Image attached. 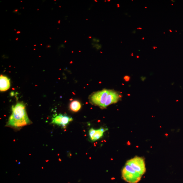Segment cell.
<instances>
[{
	"instance_id": "obj_27",
	"label": "cell",
	"mask_w": 183,
	"mask_h": 183,
	"mask_svg": "<svg viewBox=\"0 0 183 183\" xmlns=\"http://www.w3.org/2000/svg\"><path fill=\"white\" fill-rule=\"evenodd\" d=\"M119 7H120V6H118V8H119Z\"/></svg>"
},
{
	"instance_id": "obj_22",
	"label": "cell",
	"mask_w": 183,
	"mask_h": 183,
	"mask_svg": "<svg viewBox=\"0 0 183 183\" xmlns=\"http://www.w3.org/2000/svg\"><path fill=\"white\" fill-rule=\"evenodd\" d=\"M66 41H66V40H65V43H66Z\"/></svg>"
},
{
	"instance_id": "obj_35",
	"label": "cell",
	"mask_w": 183,
	"mask_h": 183,
	"mask_svg": "<svg viewBox=\"0 0 183 183\" xmlns=\"http://www.w3.org/2000/svg\"><path fill=\"white\" fill-rule=\"evenodd\" d=\"M144 39V38H143V39Z\"/></svg>"
},
{
	"instance_id": "obj_5",
	"label": "cell",
	"mask_w": 183,
	"mask_h": 183,
	"mask_svg": "<svg viewBox=\"0 0 183 183\" xmlns=\"http://www.w3.org/2000/svg\"><path fill=\"white\" fill-rule=\"evenodd\" d=\"M72 118L65 115L60 114L54 116L51 123L65 128L70 122L73 121Z\"/></svg>"
},
{
	"instance_id": "obj_14",
	"label": "cell",
	"mask_w": 183,
	"mask_h": 183,
	"mask_svg": "<svg viewBox=\"0 0 183 183\" xmlns=\"http://www.w3.org/2000/svg\"><path fill=\"white\" fill-rule=\"evenodd\" d=\"M100 129L103 132V133H104L106 131L108 130V128H104L103 127H101L100 128Z\"/></svg>"
},
{
	"instance_id": "obj_33",
	"label": "cell",
	"mask_w": 183,
	"mask_h": 183,
	"mask_svg": "<svg viewBox=\"0 0 183 183\" xmlns=\"http://www.w3.org/2000/svg\"><path fill=\"white\" fill-rule=\"evenodd\" d=\"M72 53H74V52H73V51H72Z\"/></svg>"
},
{
	"instance_id": "obj_8",
	"label": "cell",
	"mask_w": 183,
	"mask_h": 183,
	"mask_svg": "<svg viewBox=\"0 0 183 183\" xmlns=\"http://www.w3.org/2000/svg\"><path fill=\"white\" fill-rule=\"evenodd\" d=\"M71 110L74 112H77L80 110L81 105L78 101H74L71 103L70 106Z\"/></svg>"
},
{
	"instance_id": "obj_2",
	"label": "cell",
	"mask_w": 183,
	"mask_h": 183,
	"mask_svg": "<svg viewBox=\"0 0 183 183\" xmlns=\"http://www.w3.org/2000/svg\"><path fill=\"white\" fill-rule=\"evenodd\" d=\"M122 176L123 179L129 183H138L142 176L127 163L123 169Z\"/></svg>"
},
{
	"instance_id": "obj_12",
	"label": "cell",
	"mask_w": 183,
	"mask_h": 183,
	"mask_svg": "<svg viewBox=\"0 0 183 183\" xmlns=\"http://www.w3.org/2000/svg\"><path fill=\"white\" fill-rule=\"evenodd\" d=\"M124 80L128 82L130 81V77L128 76H126L124 77Z\"/></svg>"
},
{
	"instance_id": "obj_1",
	"label": "cell",
	"mask_w": 183,
	"mask_h": 183,
	"mask_svg": "<svg viewBox=\"0 0 183 183\" xmlns=\"http://www.w3.org/2000/svg\"><path fill=\"white\" fill-rule=\"evenodd\" d=\"M12 113L7 126L14 128H18L31 123L26 109V106L23 102H19L12 107Z\"/></svg>"
},
{
	"instance_id": "obj_29",
	"label": "cell",
	"mask_w": 183,
	"mask_h": 183,
	"mask_svg": "<svg viewBox=\"0 0 183 183\" xmlns=\"http://www.w3.org/2000/svg\"><path fill=\"white\" fill-rule=\"evenodd\" d=\"M81 52V51H79V52Z\"/></svg>"
},
{
	"instance_id": "obj_19",
	"label": "cell",
	"mask_w": 183,
	"mask_h": 183,
	"mask_svg": "<svg viewBox=\"0 0 183 183\" xmlns=\"http://www.w3.org/2000/svg\"><path fill=\"white\" fill-rule=\"evenodd\" d=\"M20 33V32H17V33Z\"/></svg>"
},
{
	"instance_id": "obj_28",
	"label": "cell",
	"mask_w": 183,
	"mask_h": 183,
	"mask_svg": "<svg viewBox=\"0 0 183 183\" xmlns=\"http://www.w3.org/2000/svg\"><path fill=\"white\" fill-rule=\"evenodd\" d=\"M86 20H88V19H86Z\"/></svg>"
},
{
	"instance_id": "obj_9",
	"label": "cell",
	"mask_w": 183,
	"mask_h": 183,
	"mask_svg": "<svg viewBox=\"0 0 183 183\" xmlns=\"http://www.w3.org/2000/svg\"><path fill=\"white\" fill-rule=\"evenodd\" d=\"M103 132L101 130L100 128L98 130H96L93 136L90 138L93 141L98 140L103 136Z\"/></svg>"
},
{
	"instance_id": "obj_15",
	"label": "cell",
	"mask_w": 183,
	"mask_h": 183,
	"mask_svg": "<svg viewBox=\"0 0 183 183\" xmlns=\"http://www.w3.org/2000/svg\"><path fill=\"white\" fill-rule=\"evenodd\" d=\"M137 29H142L141 28H138Z\"/></svg>"
},
{
	"instance_id": "obj_13",
	"label": "cell",
	"mask_w": 183,
	"mask_h": 183,
	"mask_svg": "<svg viewBox=\"0 0 183 183\" xmlns=\"http://www.w3.org/2000/svg\"><path fill=\"white\" fill-rule=\"evenodd\" d=\"M92 41L93 43H98L100 42V40L99 39H97L95 38H94L92 39Z\"/></svg>"
},
{
	"instance_id": "obj_17",
	"label": "cell",
	"mask_w": 183,
	"mask_h": 183,
	"mask_svg": "<svg viewBox=\"0 0 183 183\" xmlns=\"http://www.w3.org/2000/svg\"><path fill=\"white\" fill-rule=\"evenodd\" d=\"M89 39H92V37L91 36H89Z\"/></svg>"
},
{
	"instance_id": "obj_31",
	"label": "cell",
	"mask_w": 183,
	"mask_h": 183,
	"mask_svg": "<svg viewBox=\"0 0 183 183\" xmlns=\"http://www.w3.org/2000/svg\"><path fill=\"white\" fill-rule=\"evenodd\" d=\"M154 49H155V47H154Z\"/></svg>"
},
{
	"instance_id": "obj_34",
	"label": "cell",
	"mask_w": 183,
	"mask_h": 183,
	"mask_svg": "<svg viewBox=\"0 0 183 183\" xmlns=\"http://www.w3.org/2000/svg\"><path fill=\"white\" fill-rule=\"evenodd\" d=\"M170 32H172V31H171V30H170Z\"/></svg>"
},
{
	"instance_id": "obj_6",
	"label": "cell",
	"mask_w": 183,
	"mask_h": 183,
	"mask_svg": "<svg viewBox=\"0 0 183 183\" xmlns=\"http://www.w3.org/2000/svg\"><path fill=\"white\" fill-rule=\"evenodd\" d=\"M122 97V95L118 92L114 90H109L107 101L103 106V109H105L112 104L118 102L121 99Z\"/></svg>"
},
{
	"instance_id": "obj_25",
	"label": "cell",
	"mask_w": 183,
	"mask_h": 183,
	"mask_svg": "<svg viewBox=\"0 0 183 183\" xmlns=\"http://www.w3.org/2000/svg\"><path fill=\"white\" fill-rule=\"evenodd\" d=\"M100 53H102V52H100Z\"/></svg>"
},
{
	"instance_id": "obj_23",
	"label": "cell",
	"mask_w": 183,
	"mask_h": 183,
	"mask_svg": "<svg viewBox=\"0 0 183 183\" xmlns=\"http://www.w3.org/2000/svg\"><path fill=\"white\" fill-rule=\"evenodd\" d=\"M137 58H139V56H137Z\"/></svg>"
},
{
	"instance_id": "obj_36",
	"label": "cell",
	"mask_w": 183,
	"mask_h": 183,
	"mask_svg": "<svg viewBox=\"0 0 183 183\" xmlns=\"http://www.w3.org/2000/svg\"><path fill=\"white\" fill-rule=\"evenodd\" d=\"M60 8H61V6H60Z\"/></svg>"
},
{
	"instance_id": "obj_24",
	"label": "cell",
	"mask_w": 183,
	"mask_h": 183,
	"mask_svg": "<svg viewBox=\"0 0 183 183\" xmlns=\"http://www.w3.org/2000/svg\"><path fill=\"white\" fill-rule=\"evenodd\" d=\"M18 39H16V40H18Z\"/></svg>"
},
{
	"instance_id": "obj_16",
	"label": "cell",
	"mask_w": 183,
	"mask_h": 183,
	"mask_svg": "<svg viewBox=\"0 0 183 183\" xmlns=\"http://www.w3.org/2000/svg\"><path fill=\"white\" fill-rule=\"evenodd\" d=\"M107 2H111V0H107Z\"/></svg>"
},
{
	"instance_id": "obj_21",
	"label": "cell",
	"mask_w": 183,
	"mask_h": 183,
	"mask_svg": "<svg viewBox=\"0 0 183 183\" xmlns=\"http://www.w3.org/2000/svg\"><path fill=\"white\" fill-rule=\"evenodd\" d=\"M117 6H119V4H118V5H117Z\"/></svg>"
},
{
	"instance_id": "obj_20",
	"label": "cell",
	"mask_w": 183,
	"mask_h": 183,
	"mask_svg": "<svg viewBox=\"0 0 183 183\" xmlns=\"http://www.w3.org/2000/svg\"><path fill=\"white\" fill-rule=\"evenodd\" d=\"M60 21H59V22H59V24H60Z\"/></svg>"
},
{
	"instance_id": "obj_32",
	"label": "cell",
	"mask_w": 183,
	"mask_h": 183,
	"mask_svg": "<svg viewBox=\"0 0 183 183\" xmlns=\"http://www.w3.org/2000/svg\"><path fill=\"white\" fill-rule=\"evenodd\" d=\"M104 2H107V1H104Z\"/></svg>"
},
{
	"instance_id": "obj_26",
	"label": "cell",
	"mask_w": 183,
	"mask_h": 183,
	"mask_svg": "<svg viewBox=\"0 0 183 183\" xmlns=\"http://www.w3.org/2000/svg\"><path fill=\"white\" fill-rule=\"evenodd\" d=\"M72 62H73L72 61H71V63H72Z\"/></svg>"
},
{
	"instance_id": "obj_18",
	"label": "cell",
	"mask_w": 183,
	"mask_h": 183,
	"mask_svg": "<svg viewBox=\"0 0 183 183\" xmlns=\"http://www.w3.org/2000/svg\"><path fill=\"white\" fill-rule=\"evenodd\" d=\"M94 1L96 2H98L97 1H96V0H94Z\"/></svg>"
},
{
	"instance_id": "obj_3",
	"label": "cell",
	"mask_w": 183,
	"mask_h": 183,
	"mask_svg": "<svg viewBox=\"0 0 183 183\" xmlns=\"http://www.w3.org/2000/svg\"><path fill=\"white\" fill-rule=\"evenodd\" d=\"M109 90L103 89L92 94L89 97V100L92 104L98 106L103 109L107 101Z\"/></svg>"
},
{
	"instance_id": "obj_11",
	"label": "cell",
	"mask_w": 183,
	"mask_h": 183,
	"mask_svg": "<svg viewBox=\"0 0 183 183\" xmlns=\"http://www.w3.org/2000/svg\"><path fill=\"white\" fill-rule=\"evenodd\" d=\"M95 131L96 130L94 129L93 128H91L90 129V130L89 131V134L90 138H91V137H93L94 134L95 133Z\"/></svg>"
},
{
	"instance_id": "obj_37",
	"label": "cell",
	"mask_w": 183,
	"mask_h": 183,
	"mask_svg": "<svg viewBox=\"0 0 183 183\" xmlns=\"http://www.w3.org/2000/svg\"><path fill=\"white\" fill-rule=\"evenodd\" d=\"M36 46V45H34V46Z\"/></svg>"
},
{
	"instance_id": "obj_10",
	"label": "cell",
	"mask_w": 183,
	"mask_h": 183,
	"mask_svg": "<svg viewBox=\"0 0 183 183\" xmlns=\"http://www.w3.org/2000/svg\"><path fill=\"white\" fill-rule=\"evenodd\" d=\"M92 45H93V47L95 48L97 50H100L102 48V45L100 44L92 43Z\"/></svg>"
},
{
	"instance_id": "obj_7",
	"label": "cell",
	"mask_w": 183,
	"mask_h": 183,
	"mask_svg": "<svg viewBox=\"0 0 183 183\" xmlns=\"http://www.w3.org/2000/svg\"><path fill=\"white\" fill-rule=\"evenodd\" d=\"M10 79L2 75L0 77V90L5 91L10 88Z\"/></svg>"
},
{
	"instance_id": "obj_30",
	"label": "cell",
	"mask_w": 183,
	"mask_h": 183,
	"mask_svg": "<svg viewBox=\"0 0 183 183\" xmlns=\"http://www.w3.org/2000/svg\"><path fill=\"white\" fill-rule=\"evenodd\" d=\"M132 55V56H133V55Z\"/></svg>"
},
{
	"instance_id": "obj_4",
	"label": "cell",
	"mask_w": 183,
	"mask_h": 183,
	"mask_svg": "<svg viewBox=\"0 0 183 183\" xmlns=\"http://www.w3.org/2000/svg\"><path fill=\"white\" fill-rule=\"evenodd\" d=\"M129 165L143 176L146 172V167L143 158L139 157H135L133 159L127 161Z\"/></svg>"
}]
</instances>
